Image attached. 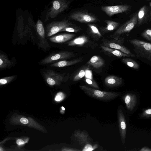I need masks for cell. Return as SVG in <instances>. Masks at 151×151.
Wrapping results in <instances>:
<instances>
[{"mask_svg": "<svg viewBox=\"0 0 151 151\" xmlns=\"http://www.w3.org/2000/svg\"><path fill=\"white\" fill-rule=\"evenodd\" d=\"M129 42L133 46L137 57L151 61V43L136 39H131Z\"/></svg>", "mask_w": 151, "mask_h": 151, "instance_id": "1", "label": "cell"}, {"mask_svg": "<svg viewBox=\"0 0 151 151\" xmlns=\"http://www.w3.org/2000/svg\"><path fill=\"white\" fill-rule=\"evenodd\" d=\"M79 87L87 95L103 101L113 100L119 95L116 92L101 91L88 87L85 85L80 86Z\"/></svg>", "mask_w": 151, "mask_h": 151, "instance_id": "2", "label": "cell"}, {"mask_svg": "<svg viewBox=\"0 0 151 151\" xmlns=\"http://www.w3.org/2000/svg\"><path fill=\"white\" fill-rule=\"evenodd\" d=\"M69 0H55L52 2L51 6L47 12L45 21L49 18H53L65 10L70 4Z\"/></svg>", "mask_w": 151, "mask_h": 151, "instance_id": "3", "label": "cell"}, {"mask_svg": "<svg viewBox=\"0 0 151 151\" xmlns=\"http://www.w3.org/2000/svg\"><path fill=\"white\" fill-rule=\"evenodd\" d=\"M137 14H135L130 19L118 29L111 36V37L116 40H119L122 35L130 32L137 22Z\"/></svg>", "mask_w": 151, "mask_h": 151, "instance_id": "4", "label": "cell"}, {"mask_svg": "<svg viewBox=\"0 0 151 151\" xmlns=\"http://www.w3.org/2000/svg\"><path fill=\"white\" fill-rule=\"evenodd\" d=\"M72 24L71 23L65 19L52 22L46 25V37H48L52 36L59 32H60L64 28L71 26Z\"/></svg>", "mask_w": 151, "mask_h": 151, "instance_id": "5", "label": "cell"}, {"mask_svg": "<svg viewBox=\"0 0 151 151\" xmlns=\"http://www.w3.org/2000/svg\"><path fill=\"white\" fill-rule=\"evenodd\" d=\"M69 17L71 19L82 23L95 22L99 19L96 16L86 11H78L71 13Z\"/></svg>", "mask_w": 151, "mask_h": 151, "instance_id": "6", "label": "cell"}, {"mask_svg": "<svg viewBox=\"0 0 151 151\" xmlns=\"http://www.w3.org/2000/svg\"><path fill=\"white\" fill-rule=\"evenodd\" d=\"M75 56L74 53L71 52L61 51L52 54L41 60L40 64H46L68 59Z\"/></svg>", "mask_w": 151, "mask_h": 151, "instance_id": "7", "label": "cell"}, {"mask_svg": "<svg viewBox=\"0 0 151 151\" xmlns=\"http://www.w3.org/2000/svg\"><path fill=\"white\" fill-rule=\"evenodd\" d=\"M43 75L47 83L51 86L59 85L68 77L65 76L64 74L59 73L51 70L46 71Z\"/></svg>", "mask_w": 151, "mask_h": 151, "instance_id": "8", "label": "cell"}, {"mask_svg": "<svg viewBox=\"0 0 151 151\" xmlns=\"http://www.w3.org/2000/svg\"><path fill=\"white\" fill-rule=\"evenodd\" d=\"M37 32L39 40L38 45L42 49L47 50L50 45L46 38V33L42 22L38 19L36 25Z\"/></svg>", "mask_w": 151, "mask_h": 151, "instance_id": "9", "label": "cell"}, {"mask_svg": "<svg viewBox=\"0 0 151 151\" xmlns=\"http://www.w3.org/2000/svg\"><path fill=\"white\" fill-rule=\"evenodd\" d=\"M129 5L125 4L102 6L101 9L108 16L111 17L115 14L125 12L129 10Z\"/></svg>", "mask_w": 151, "mask_h": 151, "instance_id": "10", "label": "cell"}, {"mask_svg": "<svg viewBox=\"0 0 151 151\" xmlns=\"http://www.w3.org/2000/svg\"><path fill=\"white\" fill-rule=\"evenodd\" d=\"M124 42V39L120 38L118 40L117 42H105L104 43V46L110 48L119 50L125 53L132 55L133 57H136V55L132 53L128 48L123 45Z\"/></svg>", "mask_w": 151, "mask_h": 151, "instance_id": "11", "label": "cell"}, {"mask_svg": "<svg viewBox=\"0 0 151 151\" xmlns=\"http://www.w3.org/2000/svg\"><path fill=\"white\" fill-rule=\"evenodd\" d=\"M118 117L120 135L122 142L124 144L126 135V125L124 115L121 109L118 110Z\"/></svg>", "mask_w": 151, "mask_h": 151, "instance_id": "12", "label": "cell"}, {"mask_svg": "<svg viewBox=\"0 0 151 151\" xmlns=\"http://www.w3.org/2000/svg\"><path fill=\"white\" fill-rule=\"evenodd\" d=\"M123 100L128 110L132 111L136 105L137 97L134 93H127L123 97Z\"/></svg>", "mask_w": 151, "mask_h": 151, "instance_id": "13", "label": "cell"}, {"mask_svg": "<svg viewBox=\"0 0 151 151\" xmlns=\"http://www.w3.org/2000/svg\"><path fill=\"white\" fill-rule=\"evenodd\" d=\"M122 83V78L115 76H107L104 79L105 84L109 87H116L120 86Z\"/></svg>", "mask_w": 151, "mask_h": 151, "instance_id": "14", "label": "cell"}, {"mask_svg": "<svg viewBox=\"0 0 151 151\" xmlns=\"http://www.w3.org/2000/svg\"><path fill=\"white\" fill-rule=\"evenodd\" d=\"M75 36V35L73 34L65 33L51 37L49 40L52 42L61 43L70 40Z\"/></svg>", "mask_w": 151, "mask_h": 151, "instance_id": "15", "label": "cell"}, {"mask_svg": "<svg viewBox=\"0 0 151 151\" xmlns=\"http://www.w3.org/2000/svg\"><path fill=\"white\" fill-rule=\"evenodd\" d=\"M83 60L81 58H76L71 60H60L53 63L51 66L56 67H63L73 65L82 62Z\"/></svg>", "mask_w": 151, "mask_h": 151, "instance_id": "16", "label": "cell"}, {"mask_svg": "<svg viewBox=\"0 0 151 151\" xmlns=\"http://www.w3.org/2000/svg\"><path fill=\"white\" fill-rule=\"evenodd\" d=\"M101 47L102 49L105 51L111 53L119 58H120L122 57H133L132 55L125 53L119 50L110 48L104 45L101 46Z\"/></svg>", "mask_w": 151, "mask_h": 151, "instance_id": "17", "label": "cell"}, {"mask_svg": "<svg viewBox=\"0 0 151 151\" xmlns=\"http://www.w3.org/2000/svg\"><path fill=\"white\" fill-rule=\"evenodd\" d=\"M88 41L87 37L85 36H81L70 41L68 43V45L69 46H82Z\"/></svg>", "mask_w": 151, "mask_h": 151, "instance_id": "18", "label": "cell"}, {"mask_svg": "<svg viewBox=\"0 0 151 151\" xmlns=\"http://www.w3.org/2000/svg\"><path fill=\"white\" fill-rule=\"evenodd\" d=\"M87 64L95 68H100L103 65L104 62L100 56L94 55L92 57L88 62Z\"/></svg>", "mask_w": 151, "mask_h": 151, "instance_id": "19", "label": "cell"}, {"mask_svg": "<svg viewBox=\"0 0 151 151\" xmlns=\"http://www.w3.org/2000/svg\"><path fill=\"white\" fill-rule=\"evenodd\" d=\"M13 62L9 59L5 55L0 54V70L9 68L12 65Z\"/></svg>", "mask_w": 151, "mask_h": 151, "instance_id": "20", "label": "cell"}, {"mask_svg": "<svg viewBox=\"0 0 151 151\" xmlns=\"http://www.w3.org/2000/svg\"><path fill=\"white\" fill-rule=\"evenodd\" d=\"M104 22L106 23V26L103 28V30L105 32L112 31L116 29L119 25L118 22L110 20H105Z\"/></svg>", "mask_w": 151, "mask_h": 151, "instance_id": "21", "label": "cell"}, {"mask_svg": "<svg viewBox=\"0 0 151 151\" xmlns=\"http://www.w3.org/2000/svg\"><path fill=\"white\" fill-rule=\"evenodd\" d=\"M147 9L146 6L142 7L139 10L137 13V24L139 25L144 22V20L147 14Z\"/></svg>", "mask_w": 151, "mask_h": 151, "instance_id": "22", "label": "cell"}, {"mask_svg": "<svg viewBox=\"0 0 151 151\" xmlns=\"http://www.w3.org/2000/svg\"><path fill=\"white\" fill-rule=\"evenodd\" d=\"M122 61L129 67L135 69L139 68V66L135 60L131 58L124 57L121 60Z\"/></svg>", "mask_w": 151, "mask_h": 151, "instance_id": "23", "label": "cell"}, {"mask_svg": "<svg viewBox=\"0 0 151 151\" xmlns=\"http://www.w3.org/2000/svg\"><path fill=\"white\" fill-rule=\"evenodd\" d=\"M88 26L91 32L99 37H101L102 35L96 26L94 24H88Z\"/></svg>", "mask_w": 151, "mask_h": 151, "instance_id": "24", "label": "cell"}, {"mask_svg": "<svg viewBox=\"0 0 151 151\" xmlns=\"http://www.w3.org/2000/svg\"><path fill=\"white\" fill-rule=\"evenodd\" d=\"M141 35L146 40L151 42V29L144 30L141 34Z\"/></svg>", "mask_w": 151, "mask_h": 151, "instance_id": "25", "label": "cell"}, {"mask_svg": "<svg viewBox=\"0 0 151 151\" xmlns=\"http://www.w3.org/2000/svg\"><path fill=\"white\" fill-rule=\"evenodd\" d=\"M16 77V76H12L4 77L0 79V84L1 85L7 83L12 81Z\"/></svg>", "mask_w": 151, "mask_h": 151, "instance_id": "26", "label": "cell"}, {"mask_svg": "<svg viewBox=\"0 0 151 151\" xmlns=\"http://www.w3.org/2000/svg\"><path fill=\"white\" fill-rule=\"evenodd\" d=\"M70 26H71L67 27L64 28L61 30V32H67L77 33L80 30V28L79 27H73Z\"/></svg>", "mask_w": 151, "mask_h": 151, "instance_id": "27", "label": "cell"}, {"mask_svg": "<svg viewBox=\"0 0 151 151\" xmlns=\"http://www.w3.org/2000/svg\"><path fill=\"white\" fill-rule=\"evenodd\" d=\"M85 73L84 70H81L74 76L73 81H76L80 80L85 76Z\"/></svg>", "mask_w": 151, "mask_h": 151, "instance_id": "28", "label": "cell"}, {"mask_svg": "<svg viewBox=\"0 0 151 151\" xmlns=\"http://www.w3.org/2000/svg\"><path fill=\"white\" fill-rule=\"evenodd\" d=\"M86 83L92 87L94 88L99 89V87L96 83L92 79L86 77L85 78Z\"/></svg>", "mask_w": 151, "mask_h": 151, "instance_id": "29", "label": "cell"}, {"mask_svg": "<svg viewBox=\"0 0 151 151\" xmlns=\"http://www.w3.org/2000/svg\"><path fill=\"white\" fill-rule=\"evenodd\" d=\"M141 116L143 118L151 117V109L150 108L144 110L141 114Z\"/></svg>", "mask_w": 151, "mask_h": 151, "instance_id": "30", "label": "cell"}, {"mask_svg": "<svg viewBox=\"0 0 151 151\" xmlns=\"http://www.w3.org/2000/svg\"><path fill=\"white\" fill-rule=\"evenodd\" d=\"M64 94L61 92L58 93L55 97V100L56 101H59L62 100L64 97Z\"/></svg>", "mask_w": 151, "mask_h": 151, "instance_id": "31", "label": "cell"}, {"mask_svg": "<svg viewBox=\"0 0 151 151\" xmlns=\"http://www.w3.org/2000/svg\"><path fill=\"white\" fill-rule=\"evenodd\" d=\"M92 146L90 144H87L85 146L83 151H91L94 150Z\"/></svg>", "mask_w": 151, "mask_h": 151, "instance_id": "32", "label": "cell"}, {"mask_svg": "<svg viewBox=\"0 0 151 151\" xmlns=\"http://www.w3.org/2000/svg\"><path fill=\"white\" fill-rule=\"evenodd\" d=\"M20 121L21 123L24 124H27L28 123V120L24 117L20 119Z\"/></svg>", "mask_w": 151, "mask_h": 151, "instance_id": "33", "label": "cell"}, {"mask_svg": "<svg viewBox=\"0 0 151 151\" xmlns=\"http://www.w3.org/2000/svg\"><path fill=\"white\" fill-rule=\"evenodd\" d=\"M16 143L19 145L24 144L25 142L22 139H19L17 140Z\"/></svg>", "mask_w": 151, "mask_h": 151, "instance_id": "34", "label": "cell"}, {"mask_svg": "<svg viewBox=\"0 0 151 151\" xmlns=\"http://www.w3.org/2000/svg\"><path fill=\"white\" fill-rule=\"evenodd\" d=\"M142 151H151V149L146 147H144L139 150Z\"/></svg>", "mask_w": 151, "mask_h": 151, "instance_id": "35", "label": "cell"}, {"mask_svg": "<svg viewBox=\"0 0 151 151\" xmlns=\"http://www.w3.org/2000/svg\"><path fill=\"white\" fill-rule=\"evenodd\" d=\"M150 5L151 6V2H150ZM150 19H151V12H150Z\"/></svg>", "mask_w": 151, "mask_h": 151, "instance_id": "36", "label": "cell"}, {"mask_svg": "<svg viewBox=\"0 0 151 151\" xmlns=\"http://www.w3.org/2000/svg\"><path fill=\"white\" fill-rule=\"evenodd\" d=\"M61 108L63 110H65V108L63 107L62 106Z\"/></svg>", "mask_w": 151, "mask_h": 151, "instance_id": "37", "label": "cell"}]
</instances>
